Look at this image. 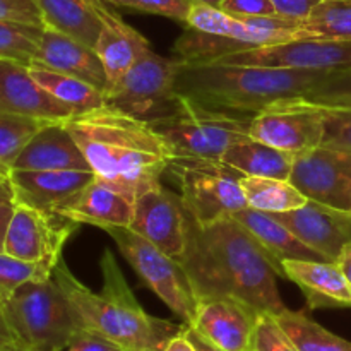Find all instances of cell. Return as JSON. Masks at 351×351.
<instances>
[{"label": "cell", "instance_id": "obj_1", "mask_svg": "<svg viewBox=\"0 0 351 351\" xmlns=\"http://www.w3.org/2000/svg\"><path fill=\"white\" fill-rule=\"evenodd\" d=\"M178 263L197 300L232 297L271 315L287 308L276 285L280 267L233 216L199 225L187 213V245Z\"/></svg>", "mask_w": 351, "mask_h": 351}, {"label": "cell", "instance_id": "obj_2", "mask_svg": "<svg viewBox=\"0 0 351 351\" xmlns=\"http://www.w3.org/2000/svg\"><path fill=\"white\" fill-rule=\"evenodd\" d=\"M91 170L136 199L167 171L170 147L144 120L110 105L65 120Z\"/></svg>", "mask_w": 351, "mask_h": 351}, {"label": "cell", "instance_id": "obj_3", "mask_svg": "<svg viewBox=\"0 0 351 351\" xmlns=\"http://www.w3.org/2000/svg\"><path fill=\"white\" fill-rule=\"evenodd\" d=\"M99 269L103 287L95 293L71 273L64 259L53 267V278L71 300L82 329L127 351H163L184 324L158 319L141 307L112 250L105 249Z\"/></svg>", "mask_w": 351, "mask_h": 351}, {"label": "cell", "instance_id": "obj_4", "mask_svg": "<svg viewBox=\"0 0 351 351\" xmlns=\"http://www.w3.org/2000/svg\"><path fill=\"white\" fill-rule=\"evenodd\" d=\"M326 72L178 60L175 91L211 108L256 115L280 99L304 96Z\"/></svg>", "mask_w": 351, "mask_h": 351}, {"label": "cell", "instance_id": "obj_5", "mask_svg": "<svg viewBox=\"0 0 351 351\" xmlns=\"http://www.w3.org/2000/svg\"><path fill=\"white\" fill-rule=\"evenodd\" d=\"M3 314L17 345L31 351H62L82 329L53 273L14 290L3 300Z\"/></svg>", "mask_w": 351, "mask_h": 351}, {"label": "cell", "instance_id": "obj_6", "mask_svg": "<svg viewBox=\"0 0 351 351\" xmlns=\"http://www.w3.org/2000/svg\"><path fill=\"white\" fill-rule=\"evenodd\" d=\"M178 95V93H177ZM250 113L226 112L177 96L173 112L149 122L173 156L221 160L225 151L250 137Z\"/></svg>", "mask_w": 351, "mask_h": 351}, {"label": "cell", "instance_id": "obj_7", "mask_svg": "<svg viewBox=\"0 0 351 351\" xmlns=\"http://www.w3.org/2000/svg\"><path fill=\"white\" fill-rule=\"evenodd\" d=\"M167 171L178 184L182 202L199 225H211L247 208L240 187L243 173L223 160L171 156Z\"/></svg>", "mask_w": 351, "mask_h": 351}, {"label": "cell", "instance_id": "obj_8", "mask_svg": "<svg viewBox=\"0 0 351 351\" xmlns=\"http://www.w3.org/2000/svg\"><path fill=\"white\" fill-rule=\"evenodd\" d=\"M119 247L143 283L184 322L191 326L195 317L197 298L192 290L187 273L178 259L158 249L125 226H110L105 230Z\"/></svg>", "mask_w": 351, "mask_h": 351}, {"label": "cell", "instance_id": "obj_9", "mask_svg": "<svg viewBox=\"0 0 351 351\" xmlns=\"http://www.w3.org/2000/svg\"><path fill=\"white\" fill-rule=\"evenodd\" d=\"M177 58L161 57L149 47L105 93V103L147 123L163 119L177 105Z\"/></svg>", "mask_w": 351, "mask_h": 351}, {"label": "cell", "instance_id": "obj_10", "mask_svg": "<svg viewBox=\"0 0 351 351\" xmlns=\"http://www.w3.org/2000/svg\"><path fill=\"white\" fill-rule=\"evenodd\" d=\"M324 130V110L304 96L280 99L250 120L252 139L295 156L321 146Z\"/></svg>", "mask_w": 351, "mask_h": 351}, {"label": "cell", "instance_id": "obj_11", "mask_svg": "<svg viewBox=\"0 0 351 351\" xmlns=\"http://www.w3.org/2000/svg\"><path fill=\"white\" fill-rule=\"evenodd\" d=\"M81 223L58 213H47L16 204L7 230L3 252L27 261L57 266L62 249Z\"/></svg>", "mask_w": 351, "mask_h": 351}, {"label": "cell", "instance_id": "obj_12", "mask_svg": "<svg viewBox=\"0 0 351 351\" xmlns=\"http://www.w3.org/2000/svg\"><path fill=\"white\" fill-rule=\"evenodd\" d=\"M208 64L256 65V67L338 71L351 67V43L326 40H291L287 43L240 50Z\"/></svg>", "mask_w": 351, "mask_h": 351}, {"label": "cell", "instance_id": "obj_13", "mask_svg": "<svg viewBox=\"0 0 351 351\" xmlns=\"http://www.w3.org/2000/svg\"><path fill=\"white\" fill-rule=\"evenodd\" d=\"M288 180L307 199L351 211V153L336 147H314L297 154Z\"/></svg>", "mask_w": 351, "mask_h": 351}, {"label": "cell", "instance_id": "obj_14", "mask_svg": "<svg viewBox=\"0 0 351 351\" xmlns=\"http://www.w3.org/2000/svg\"><path fill=\"white\" fill-rule=\"evenodd\" d=\"M129 228L175 259L184 256L187 211L180 195L167 191L161 182L137 194Z\"/></svg>", "mask_w": 351, "mask_h": 351}, {"label": "cell", "instance_id": "obj_15", "mask_svg": "<svg viewBox=\"0 0 351 351\" xmlns=\"http://www.w3.org/2000/svg\"><path fill=\"white\" fill-rule=\"evenodd\" d=\"M261 312L232 297L197 300L192 328L225 351H256V331Z\"/></svg>", "mask_w": 351, "mask_h": 351}, {"label": "cell", "instance_id": "obj_16", "mask_svg": "<svg viewBox=\"0 0 351 351\" xmlns=\"http://www.w3.org/2000/svg\"><path fill=\"white\" fill-rule=\"evenodd\" d=\"M271 215L329 263H336L343 249L351 243V211H341L308 199L293 211Z\"/></svg>", "mask_w": 351, "mask_h": 351}, {"label": "cell", "instance_id": "obj_17", "mask_svg": "<svg viewBox=\"0 0 351 351\" xmlns=\"http://www.w3.org/2000/svg\"><path fill=\"white\" fill-rule=\"evenodd\" d=\"M0 113L34 117L60 122L75 115L67 105L45 91L31 75L29 67L0 58Z\"/></svg>", "mask_w": 351, "mask_h": 351}, {"label": "cell", "instance_id": "obj_18", "mask_svg": "<svg viewBox=\"0 0 351 351\" xmlns=\"http://www.w3.org/2000/svg\"><path fill=\"white\" fill-rule=\"evenodd\" d=\"M95 177V171L82 170H12L9 173L16 204L47 213H57Z\"/></svg>", "mask_w": 351, "mask_h": 351}, {"label": "cell", "instance_id": "obj_19", "mask_svg": "<svg viewBox=\"0 0 351 351\" xmlns=\"http://www.w3.org/2000/svg\"><path fill=\"white\" fill-rule=\"evenodd\" d=\"M31 67H45L72 75L89 82L103 93L106 91L108 84L105 67L95 48L47 26L43 29L38 55Z\"/></svg>", "mask_w": 351, "mask_h": 351}, {"label": "cell", "instance_id": "obj_20", "mask_svg": "<svg viewBox=\"0 0 351 351\" xmlns=\"http://www.w3.org/2000/svg\"><path fill=\"white\" fill-rule=\"evenodd\" d=\"M134 201L136 199L119 187L95 177L57 213L81 225H93L101 230L110 226L129 228L134 216Z\"/></svg>", "mask_w": 351, "mask_h": 351}, {"label": "cell", "instance_id": "obj_21", "mask_svg": "<svg viewBox=\"0 0 351 351\" xmlns=\"http://www.w3.org/2000/svg\"><path fill=\"white\" fill-rule=\"evenodd\" d=\"M95 7L101 19V33L95 50L105 67L106 79H108L106 91H108L151 45L139 31L129 26L115 10L110 9V3L95 0Z\"/></svg>", "mask_w": 351, "mask_h": 351}, {"label": "cell", "instance_id": "obj_22", "mask_svg": "<svg viewBox=\"0 0 351 351\" xmlns=\"http://www.w3.org/2000/svg\"><path fill=\"white\" fill-rule=\"evenodd\" d=\"M12 170H82L93 171L65 120L48 122L26 144Z\"/></svg>", "mask_w": 351, "mask_h": 351}, {"label": "cell", "instance_id": "obj_23", "mask_svg": "<svg viewBox=\"0 0 351 351\" xmlns=\"http://www.w3.org/2000/svg\"><path fill=\"white\" fill-rule=\"evenodd\" d=\"M285 278L293 281L308 308L351 307V287L338 263L329 261H283Z\"/></svg>", "mask_w": 351, "mask_h": 351}, {"label": "cell", "instance_id": "obj_24", "mask_svg": "<svg viewBox=\"0 0 351 351\" xmlns=\"http://www.w3.org/2000/svg\"><path fill=\"white\" fill-rule=\"evenodd\" d=\"M233 218L257 240L261 247L269 254L283 274V261H324L317 252L305 245L300 239L293 235L285 225H281L271 213L259 211L250 206L233 213Z\"/></svg>", "mask_w": 351, "mask_h": 351}, {"label": "cell", "instance_id": "obj_25", "mask_svg": "<svg viewBox=\"0 0 351 351\" xmlns=\"http://www.w3.org/2000/svg\"><path fill=\"white\" fill-rule=\"evenodd\" d=\"M45 26L95 48L101 33V19L95 0H38Z\"/></svg>", "mask_w": 351, "mask_h": 351}, {"label": "cell", "instance_id": "obj_26", "mask_svg": "<svg viewBox=\"0 0 351 351\" xmlns=\"http://www.w3.org/2000/svg\"><path fill=\"white\" fill-rule=\"evenodd\" d=\"M221 160L243 175L288 180L293 168L295 154L247 137L228 147Z\"/></svg>", "mask_w": 351, "mask_h": 351}, {"label": "cell", "instance_id": "obj_27", "mask_svg": "<svg viewBox=\"0 0 351 351\" xmlns=\"http://www.w3.org/2000/svg\"><path fill=\"white\" fill-rule=\"evenodd\" d=\"M29 72L45 91L67 105L75 115L105 105V93L89 82L45 67H29Z\"/></svg>", "mask_w": 351, "mask_h": 351}, {"label": "cell", "instance_id": "obj_28", "mask_svg": "<svg viewBox=\"0 0 351 351\" xmlns=\"http://www.w3.org/2000/svg\"><path fill=\"white\" fill-rule=\"evenodd\" d=\"M247 206L266 213H287L308 201L290 180L243 175L240 180Z\"/></svg>", "mask_w": 351, "mask_h": 351}, {"label": "cell", "instance_id": "obj_29", "mask_svg": "<svg viewBox=\"0 0 351 351\" xmlns=\"http://www.w3.org/2000/svg\"><path fill=\"white\" fill-rule=\"evenodd\" d=\"M300 40L351 43V0H321L302 21Z\"/></svg>", "mask_w": 351, "mask_h": 351}, {"label": "cell", "instance_id": "obj_30", "mask_svg": "<svg viewBox=\"0 0 351 351\" xmlns=\"http://www.w3.org/2000/svg\"><path fill=\"white\" fill-rule=\"evenodd\" d=\"M298 351H351V343L328 331L304 312L285 308L274 315Z\"/></svg>", "mask_w": 351, "mask_h": 351}, {"label": "cell", "instance_id": "obj_31", "mask_svg": "<svg viewBox=\"0 0 351 351\" xmlns=\"http://www.w3.org/2000/svg\"><path fill=\"white\" fill-rule=\"evenodd\" d=\"M240 50H249V47L233 38L202 33L189 26L173 45L175 58L184 64H208Z\"/></svg>", "mask_w": 351, "mask_h": 351}, {"label": "cell", "instance_id": "obj_32", "mask_svg": "<svg viewBox=\"0 0 351 351\" xmlns=\"http://www.w3.org/2000/svg\"><path fill=\"white\" fill-rule=\"evenodd\" d=\"M50 120L14 113H0V175L9 177L14 163L34 134Z\"/></svg>", "mask_w": 351, "mask_h": 351}, {"label": "cell", "instance_id": "obj_33", "mask_svg": "<svg viewBox=\"0 0 351 351\" xmlns=\"http://www.w3.org/2000/svg\"><path fill=\"white\" fill-rule=\"evenodd\" d=\"M43 26L0 21V58L31 67L38 55Z\"/></svg>", "mask_w": 351, "mask_h": 351}, {"label": "cell", "instance_id": "obj_34", "mask_svg": "<svg viewBox=\"0 0 351 351\" xmlns=\"http://www.w3.org/2000/svg\"><path fill=\"white\" fill-rule=\"evenodd\" d=\"M53 267L55 266L41 263H27V261L17 259L7 252H0V298L2 302L27 281L50 278Z\"/></svg>", "mask_w": 351, "mask_h": 351}, {"label": "cell", "instance_id": "obj_35", "mask_svg": "<svg viewBox=\"0 0 351 351\" xmlns=\"http://www.w3.org/2000/svg\"><path fill=\"white\" fill-rule=\"evenodd\" d=\"M304 98L317 105L351 108V67L328 71L305 93Z\"/></svg>", "mask_w": 351, "mask_h": 351}, {"label": "cell", "instance_id": "obj_36", "mask_svg": "<svg viewBox=\"0 0 351 351\" xmlns=\"http://www.w3.org/2000/svg\"><path fill=\"white\" fill-rule=\"evenodd\" d=\"M324 146L336 147L351 153V108L324 106Z\"/></svg>", "mask_w": 351, "mask_h": 351}, {"label": "cell", "instance_id": "obj_37", "mask_svg": "<svg viewBox=\"0 0 351 351\" xmlns=\"http://www.w3.org/2000/svg\"><path fill=\"white\" fill-rule=\"evenodd\" d=\"M110 5L156 14L184 24H187L189 12L192 9L191 0H112Z\"/></svg>", "mask_w": 351, "mask_h": 351}, {"label": "cell", "instance_id": "obj_38", "mask_svg": "<svg viewBox=\"0 0 351 351\" xmlns=\"http://www.w3.org/2000/svg\"><path fill=\"white\" fill-rule=\"evenodd\" d=\"M256 351H298L274 315L261 314L256 331Z\"/></svg>", "mask_w": 351, "mask_h": 351}, {"label": "cell", "instance_id": "obj_39", "mask_svg": "<svg viewBox=\"0 0 351 351\" xmlns=\"http://www.w3.org/2000/svg\"><path fill=\"white\" fill-rule=\"evenodd\" d=\"M0 21L45 27L38 0H0Z\"/></svg>", "mask_w": 351, "mask_h": 351}, {"label": "cell", "instance_id": "obj_40", "mask_svg": "<svg viewBox=\"0 0 351 351\" xmlns=\"http://www.w3.org/2000/svg\"><path fill=\"white\" fill-rule=\"evenodd\" d=\"M219 9L235 17L276 16V10L269 0H223Z\"/></svg>", "mask_w": 351, "mask_h": 351}, {"label": "cell", "instance_id": "obj_41", "mask_svg": "<svg viewBox=\"0 0 351 351\" xmlns=\"http://www.w3.org/2000/svg\"><path fill=\"white\" fill-rule=\"evenodd\" d=\"M115 348V345L106 341L101 336L95 335L88 329H81L62 351H113Z\"/></svg>", "mask_w": 351, "mask_h": 351}, {"label": "cell", "instance_id": "obj_42", "mask_svg": "<svg viewBox=\"0 0 351 351\" xmlns=\"http://www.w3.org/2000/svg\"><path fill=\"white\" fill-rule=\"evenodd\" d=\"M273 3L276 16L288 17V19L304 21L308 16L315 3L321 0H269Z\"/></svg>", "mask_w": 351, "mask_h": 351}, {"label": "cell", "instance_id": "obj_43", "mask_svg": "<svg viewBox=\"0 0 351 351\" xmlns=\"http://www.w3.org/2000/svg\"><path fill=\"white\" fill-rule=\"evenodd\" d=\"M184 332H185V336L191 339V343L195 346V350L197 351H225V350L218 348L216 345H213L211 341H208V339H206L202 335H199V332L195 331L192 326L184 324Z\"/></svg>", "mask_w": 351, "mask_h": 351}, {"label": "cell", "instance_id": "obj_44", "mask_svg": "<svg viewBox=\"0 0 351 351\" xmlns=\"http://www.w3.org/2000/svg\"><path fill=\"white\" fill-rule=\"evenodd\" d=\"M12 345H16V338H14L12 331L7 324L5 314H3V302L0 298V351H5Z\"/></svg>", "mask_w": 351, "mask_h": 351}, {"label": "cell", "instance_id": "obj_45", "mask_svg": "<svg viewBox=\"0 0 351 351\" xmlns=\"http://www.w3.org/2000/svg\"><path fill=\"white\" fill-rule=\"evenodd\" d=\"M14 208H16L14 202H10V204H0V252H3L7 230H9V223L12 219Z\"/></svg>", "mask_w": 351, "mask_h": 351}, {"label": "cell", "instance_id": "obj_46", "mask_svg": "<svg viewBox=\"0 0 351 351\" xmlns=\"http://www.w3.org/2000/svg\"><path fill=\"white\" fill-rule=\"evenodd\" d=\"M163 351H197V350H195V346L192 345L191 339L185 336L184 328H182V331L178 332V335L175 336L167 346H165Z\"/></svg>", "mask_w": 351, "mask_h": 351}, {"label": "cell", "instance_id": "obj_47", "mask_svg": "<svg viewBox=\"0 0 351 351\" xmlns=\"http://www.w3.org/2000/svg\"><path fill=\"white\" fill-rule=\"evenodd\" d=\"M16 204V194H14V187L10 184L9 177L0 175V204Z\"/></svg>", "mask_w": 351, "mask_h": 351}, {"label": "cell", "instance_id": "obj_48", "mask_svg": "<svg viewBox=\"0 0 351 351\" xmlns=\"http://www.w3.org/2000/svg\"><path fill=\"white\" fill-rule=\"evenodd\" d=\"M336 263H338L339 269L343 271L346 281H348V285L351 287V243H348V245L343 249L341 256L338 257V261H336Z\"/></svg>", "mask_w": 351, "mask_h": 351}, {"label": "cell", "instance_id": "obj_49", "mask_svg": "<svg viewBox=\"0 0 351 351\" xmlns=\"http://www.w3.org/2000/svg\"><path fill=\"white\" fill-rule=\"evenodd\" d=\"M192 3H204V5H211V7H218L223 3V0H191Z\"/></svg>", "mask_w": 351, "mask_h": 351}, {"label": "cell", "instance_id": "obj_50", "mask_svg": "<svg viewBox=\"0 0 351 351\" xmlns=\"http://www.w3.org/2000/svg\"><path fill=\"white\" fill-rule=\"evenodd\" d=\"M5 351H31V350H27V348H24V346H21V345H12L10 346V348H7Z\"/></svg>", "mask_w": 351, "mask_h": 351}, {"label": "cell", "instance_id": "obj_51", "mask_svg": "<svg viewBox=\"0 0 351 351\" xmlns=\"http://www.w3.org/2000/svg\"><path fill=\"white\" fill-rule=\"evenodd\" d=\"M113 351H127V350H122V348H119V346H117V348L113 350Z\"/></svg>", "mask_w": 351, "mask_h": 351}, {"label": "cell", "instance_id": "obj_52", "mask_svg": "<svg viewBox=\"0 0 351 351\" xmlns=\"http://www.w3.org/2000/svg\"><path fill=\"white\" fill-rule=\"evenodd\" d=\"M103 2H106V3H110V2H112V0H103Z\"/></svg>", "mask_w": 351, "mask_h": 351}]
</instances>
